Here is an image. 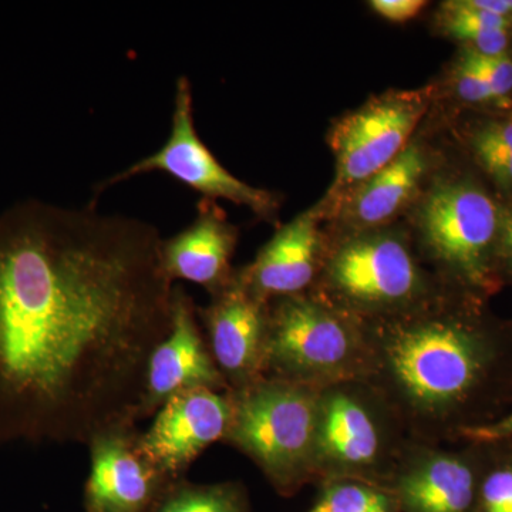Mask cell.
Masks as SVG:
<instances>
[{"label":"cell","mask_w":512,"mask_h":512,"mask_svg":"<svg viewBox=\"0 0 512 512\" xmlns=\"http://www.w3.org/2000/svg\"><path fill=\"white\" fill-rule=\"evenodd\" d=\"M154 225L96 205L0 215V443L86 444L137 426L174 282Z\"/></svg>","instance_id":"6da1fadb"},{"label":"cell","mask_w":512,"mask_h":512,"mask_svg":"<svg viewBox=\"0 0 512 512\" xmlns=\"http://www.w3.org/2000/svg\"><path fill=\"white\" fill-rule=\"evenodd\" d=\"M229 392L234 414L225 443L254 460L276 490L292 493L316 467L318 392L271 376Z\"/></svg>","instance_id":"7a4b0ae2"},{"label":"cell","mask_w":512,"mask_h":512,"mask_svg":"<svg viewBox=\"0 0 512 512\" xmlns=\"http://www.w3.org/2000/svg\"><path fill=\"white\" fill-rule=\"evenodd\" d=\"M394 383L420 412L444 414L467 402L483 382L491 348L453 320L399 326L383 346Z\"/></svg>","instance_id":"3957f363"},{"label":"cell","mask_w":512,"mask_h":512,"mask_svg":"<svg viewBox=\"0 0 512 512\" xmlns=\"http://www.w3.org/2000/svg\"><path fill=\"white\" fill-rule=\"evenodd\" d=\"M352 329L325 306L302 295L269 309L264 376L313 384L349 372L360 353Z\"/></svg>","instance_id":"277c9868"},{"label":"cell","mask_w":512,"mask_h":512,"mask_svg":"<svg viewBox=\"0 0 512 512\" xmlns=\"http://www.w3.org/2000/svg\"><path fill=\"white\" fill-rule=\"evenodd\" d=\"M153 171L168 174L185 187L200 192L204 200L217 201L222 198L251 208L264 218L272 217L278 210V200L272 192L252 187L229 173L198 136L192 86L187 76L178 77L175 84L173 121L164 146L131 164L126 170L101 181L96 192L101 194L113 185Z\"/></svg>","instance_id":"5b68a950"},{"label":"cell","mask_w":512,"mask_h":512,"mask_svg":"<svg viewBox=\"0 0 512 512\" xmlns=\"http://www.w3.org/2000/svg\"><path fill=\"white\" fill-rule=\"evenodd\" d=\"M430 100V89L390 93L340 121L330 138L338 165L333 191L346 194L392 163L409 146Z\"/></svg>","instance_id":"8992f818"},{"label":"cell","mask_w":512,"mask_h":512,"mask_svg":"<svg viewBox=\"0 0 512 512\" xmlns=\"http://www.w3.org/2000/svg\"><path fill=\"white\" fill-rule=\"evenodd\" d=\"M423 237L433 254L468 284L490 282V252L500 217L493 200L473 184L434 188L421 210Z\"/></svg>","instance_id":"52a82bcc"},{"label":"cell","mask_w":512,"mask_h":512,"mask_svg":"<svg viewBox=\"0 0 512 512\" xmlns=\"http://www.w3.org/2000/svg\"><path fill=\"white\" fill-rule=\"evenodd\" d=\"M84 487L86 512H151L173 477L158 466L143 444L137 426H119L96 434Z\"/></svg>","instance_id":"ba28073f"},{"label":"cell","mask_w":512,"mask_h":512,"mask_svg":"<svg viewBox=\"0 0 512 512\" xmlns=\"http://www.w3.org/2000/svg\"><path fill=\"white\" fill-rule=\"evenodd\" d=\"M195 389L229 392L202 335L194 299L174 285L173 322L148 362L137 420L156 416L168 400Z\"/></svg>","instance_id":"9c48e42d"},{"label":"cell","mask_w":512,"mask_h":512,"mask_svg":"<svg viewBox=\"0 0 512 512\" xmlns=\"http://www.w3.org/2000/svg\"><path fill=\"white\" fill-rule=\"evenodd\" d=\"M268 303L256 298L235 274L210 305L198 309L212 357L229 390L264 376Z\"/></svg>","instance_id":"30bf717a"},{"label":"cell","mask_w":512,"mask_h":512,"mask_svg":"<svg viewBox=\"0 0 512 512\" xmlns=\"http://www.w3.org/2000/svg\"><path fill=\"white\" fill-rule=\"evenodd\" d=\"M232 414L231 392L188 390L158 410L141 444L168 476L180 480L208 447L227 439Z\"/></svg>","instance_id":"8fae6325"},{"label":"cell","mask_w":512,"mask_h":512,"mask_svg":"<svg viewBox=\"0 0 512 512\" xmlns=\"http://www.w3.org/2000/svg\"><path fill=\"white\" fill-rule=\"evenodd\" d=\"M330 281L350 301L389 306L412 299L419 274L403 242L387 235L352 239L333 256Z\"/></svg>","instance_id":"7c38bea8"},{"label":"cell","mask_w":512,"mask_h":512,"mask_svg":"<svg viewBox=\"0 0 512 512\" xmlns=\"http://www.w3.org/2000/svg\"><path fill=\"white\" fill-rule=\"evenodd\" d=\"M238 231L217 202L198 204L195 220L174 237L164 239L161 259L171 281H188L217 295L232 281L231 259Z\"/></svg>","instance_id":"4fadbf2b"},{"label":"cell","mask_w":512,"mask_h":512,"mask_svg":"<svg viewBox=\"0 0 512 512\" xmlns=\"http://www.w3.org/2000/svg\"><path fill=\"white\" fill-rule=\"evenodd\" d=\"M320 245L318 210L303 212L276 231L255 261L238 272V278L266 303L271 298L301 295L315 276Z\"/></svg>","instance_id":"5bb4252c"},{"label":"cell","mask_w":512,"mask_h":512,"mask_svg":"<svg viewBox=\"0 0 512 512\" xmlns=\"http://www.w3.org/2000/svg\"><path fill=\"white\" fill-rule=\"evenodd\" d=\"M382 451V431L375 414L359 397L343 390L319 396L316 467L339 471L373 466Z\"/></svg>","instance_id":"9a60e30c"},{"label":"cell","mask_w":512,"mask_h":512,"mask_svg":"<svg viewBox=\"0 0 512 512\" xmlns=\"http://www.w3.org/2000/svg\"><path fill=\"white\" fill-rule=\"evenodd\" d=\"M480 487L470 458L433 453L400 478L399 497L407 512H476Z\"/></svg>","instance_id":"2e32d148"},{"label":"cell","mask_w":512,"mask_h":512,"mask_svg":"<svg viewBox=\"0 0 512 512\" xmlns=\"http://www.w3.org/2000/svg\"><path fill=\"white\" fill-rule=\"evenodd\" d=\"M426 171V156L416 144L349 192L343 217L356 227H376L393 217L416 191Z\"/></svg>","instance_id":"e0dca14e"},{"label":"cell","mask_w":512,"mask_h":512,"mask_svg":"<svg viewBox=\"0 0 512 512\" xmlns=\"http://www.w3.org/2000/svg\"><path fill=\"white\" fill-rule=\"evenodd\" d=\"M151 512H251L245 488L238 483L195 484L174 481Z\"/></svg>","instance_id":"ac0fdd59"},{"label":"cell","mask_w":512,"mask_h":512,"mask_svg":"<svg viewBox=\"0 0 512 512\" xmlns=\"http://www.w3.org/2000/svg\"><path fill=\"white\" fill-rule=\"evenodd\" d=\"M316 507L322 512H393L392 501L382 491L348 481L330 485Z\"/></svg>","instance_id":"d6986e66"},{"label":"cell","mask_w":512,"mask_h":512,"mask_svg":"<svg viewBox=\"0 0 512 512\" xmlns=\"http://www.w3.org/2000/svg\"><path fill=\"white\" fill-rule=\"evenodd\" d=\"M443 28L454 39L466 42L468 49L483 56L505 55L508 46L507 30L478 28L463 23L443 20Z\"/></svg>","instance_id":"ffe728a7"},{"label":"cell","mask_w":512,"mask_h":512,"mask_svg":"<svg viewBox=\"0 0 512 512\" xmlns=\"http://www.w3.org/2000/svg\"><path fill=\"white\" fill-rule=\"evenodd\" d=\"M468 55L483 74L485 82L493 93L494 101L505 106L512 90V60L507 55L483 56L467 49Z\"/></svg>","instance_id":"44dd1931"},{"label":"cell","mask_w":512,"mask_h":512,"mask_svg":"<svg viewBox=\"0 0 512 512\" xmlns=\"http://www.w3.org/2000/svg\"><path fill=\"white\" fill-rule=\"evenodd\" d=\"M483 512H512V466H503L484 478L480 487Z\"/></svg>","instance_id":"7402d4cb"},{"label":"cell","mask_w":512,"mask_h":512,"mask_svg":"<svg viewBox=\"0 0 512 512\" xmlns=\"http://www.w3.org/2000/svg\"><path fill=\"white\" fill-rule=\"evenodd\" d=\"M456 87L461 99L468 103H495L490 87L467 50L457 66Z\"/></svg>","instance_id":"603a6c76"},{"label":"cell","mask_w":512,"mask_h":512,"mask_svg":"<svg viewBox=\"0 0 512 512\" xmlns=\"http://www.w3.org/2000/svg\"><path fill=\"white\" fill-rule=\"evenodd\" d=\"M478 160L488 174L505 188H512V154L485 144L473 143Z\"/></svg>","instance_id":"cb8c5ba5"},{"label":"cell","mask_w":512,"mask_h":512,"mask_svg":"<svg viewBox=\"0 0 512 512\" xmlns=\"http://www.w3.org/2000/svg\"><path fill=\"white\" fill-rule=\"evenodd\" d=\"M372 9L392 22H407L416 18L427 2L423 0H373Z\"/></svg>","instance_id":"d4e9b609"},{"label":"cell","mask_w":512,"mask_h":512,"mask_svg":"<svg viewBox=\"0 0 512 512\" xmlns=\"http://www.w3.org/2000/svg\"><path fill=\"white\" fill-rule=\"evenodd\" d=\"M473 143L500 148L512 154V123L488 124L483 130L478 131Z\"/></svg>","instance_id":"484cf974"},{"label":"cell","mask_w":512,"mask_h":512,"mask_svg":"<svg viewBox=\"0 0 512 512\" xmlns=\"http://www.w3.org/2000/svg\"><path fill=\"white\" fill-rule=\"evenodd\" d=\"M468 439L491 443V441L505 440L512 437V412L503 420L484 426L470 427L466 430Z\"/></svg>","instance_id":"4316f807"},{"label":"cell","mask_w":512,"mask_h":512,"mask_svg":"<svg viewBox=\"0 0 512 512\" xmlns=\"http://www.w3.org/2000/svg\"><path fill=\"white\" fill-rule=\"evenodd\" d=\"M500 242L504 259L512 271V214H507L500 220Z\"/></svg>","instance_id":"83f0119b"},{"label":"cell","mask_w":512,"mask_h":512,"mask_svg":"<svg viewBox=\"0 0 512 512\" xmlns=\"http://www.w3.org/2000/svg\"><path fill=\"white\" fill-rule=\"evenodd\" d=\"M311 512H322V511H320L318 507H315V508H313V510Z\"/></svg>","instance_id":"f1b7e54d"},{"label":"cell","mask_w":512,"mask_h":512,"mask_svg":"<svg viewBox=\"0 0 512 512\" xmlns=\"http://www.w3.org/2000/svg\"><path fill=\"white\" fill-rule=\"evenodd\" d=\"M511 22H512V16H511Z\"/></svg>","instance_id":"f546056e"}]
</instances>
